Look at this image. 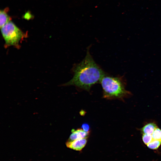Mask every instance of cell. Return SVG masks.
<instances>
[{
    "label": "cell",
    "mask_w": 161,
    "mask_h": 161,
    "mask_svg": "<svg viewBox=\"0 0 161 161\" xmlns=\"http://www.w3.org/2000/svg\"><path fill=\"white\" fill-rule=\"evenodd\" d=\"M72 71L73 78L64 85L74 86L87 91H89L94 85L100 83L106 75L93 60L89 48L85 58L80 63L74 65Z\"/></svg>",
    "instance_id": "obj_1"
},
{
    "label": "cell",
    "mask_w": 161,
    "mask_h": 161,
    "mask_svg": "<svg viewBox=\"0 0 161 161\" xmlns=\"http://www.w3.org/2000/svg\"><path fill=\"white\" fill-rule=\"evenodd\" d=\"M100 83L103 89V97L108 100H122L129 95L126 89V83L123 77H113L106 75Z\"/></svg>",
    "instance_id": "obj_2"
},
{
    "label": "cell",
    "mask_w": 161,
    "mask_h": 161,
    "mask_svg": "<svg viewBox=\"0 0 161 161\" xmlns=\"http://www.w3.org/2000/svg\"><path fill=\"white\" fill-rule=\"evenodd\" d=\"M1 29L6 45L18 48L20 41L25 36L24 33L11 21Z\"/></svg>",
    "instance_id": "obj_3"
},
{
    "label": "cell",
    "mask_w": 161,
    "mask_h": 161,
    "mask_svg": "<svg viewBox=\"0 0 161 161\" xmlns=\"http://www.w3.org/2000/svg\"><path fill=\"white\" fill-rule=\"evenodd\" d=\"M88 138L76 140L73 141H68L66 143V146L76 151L81 150L85 146Z\"/></svg>",
    "instance_id": "obj_4"
},
{
    "label": "cell",
    "mask_w": 161,
    "mask_h": 161,
    "mask_svg": "<svg viewBox=\"0 0 161 161\" xmlns=\"http://www.w3.org/2000/svg\"><path fill=\"white\" fill-rule=\"evenodd\" d=\"M90 132H86L82 129H72L70 135L69 141H73L76 140L88 138Z\"/></svg>",
    "instance_id": "obj_5"
},
{
    "label": "cell",
    "mask_w": 161,
    "mask_h": 161,
    "mask_svg": "<svg viewBox=\"0 0 161 161\" xmlns=\"http://www.w3.org/2000/svg\"><path fill=\"white\" fill-rule=\"evenodd\" d=\"M7 8L0 12V27L1 28L5 24L10 21L11 18L7 14Z\"/></svg>",
    "instance_id": "obj_6"
},
{
    "label": "cell",
    "mask_w": 161,
    "mask_h": 161,
    "mask_svg": "<svg viewBox=\"0 0 161 161\" xmlns=\"http://www.w3.org/2000/svg\"><path fill=\"white\" fill-rule=\"evenodd\" d=\"M157 128V126L155 123L151 122L144 125L141 129V131L143 134H152Z\"/></svg>",
    "instance_id": "obj_7"
},
{
    "label": "cell",
    "mask_w": 161,
    "mask_h": 161,
    "mask_svg": "<svg viewBox=\"0 0 161 161\" xmlns=\"http://www.w3.org/2000/svg\"><path fill=\"white\" fill-rule=\"evenodd\" d=\"M161 144V141L153 140L151 142L147 145L148 148L152 149H157Z\"/></svg>",
    "instance_id": "obj_8"
},
{
    "label": "cell",
    "mask_w": 161,
    "mask_h": 161,
    "mask_svg": "<svg viewBox=\"0 0 161 161\" xmlns=\"http://www.w3.org/2000/svg\"><path fill=\"white\" fill-rule=\"evenodd\" d=\"M152 136L153 140L161 141V129L157 128L152 134Z\"/></svg>",
    "instance_id": "obj_9"
},
{
    "label": "cell",
    "mask_w": 161,
    "mask_h": 161,
    "mask_svg": "<svg viewBox=\"0 0 161 161\" xmlns=\"http://www.w3.org/2000/svg\"><path fill=\"white\" fill-rule=\"evenodd\" d=\"M142 139L144 143L146 145L153 140L152 134H143Z\"/></svg>",
    "instance_id": "obj_10"
},
{
    "label": "cell",
    "mask_w": 161,
    "mask_h": 161,
    "mask_svg": "<svg viewBox=\"0 0 161 161\" xmlns=\"http://www.w3.org/2000/svg\"><path fill=\"white\" fill-rule=\"evenodd\" d=\"M81 128L86 132H91L90 127L89 125L87 123H83L81 126Z\"/></svg>",
    "instance_id": "obj_11"
}]
</instances>
